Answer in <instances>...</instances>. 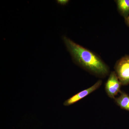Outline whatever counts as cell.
Returning a JSON list of instances; mask_svg holds the SVG:
<instances>
[{
	"instance_id": "cell-4",
	"label": "cell",
	"mask_w": 129,
	"mask_h": 129,
	"mask_svg": "<svg viewBox=\"0 0 129 129\" xmlns=\"http://www.w3.org/2000/svg\"><path fill=\"white\" fill-rule=\"evenodd\" d=\"M102 83L101 80H99L94 84L93 85L89 88L79 92L76 94L74 95L70 98L64 102L63 105L64 106H69L76 103L80 100L90 94L91 93L94 91L101 86Z\"/></svg>"
},
{
	"instance_id": "cell-6",
	"label": "cell",
	"mask_w": 129,
	"mask_h": 129,
	"mask_svg": "<svg viewBox=\"0 0 129 129\" xmlns=\"http://www.w3.org/2000/svg\"><path fill=\"white\" fill-rule=\"evenodd\" d=\"M116 2L119 11L126 19L129 15V0H118Z\"/></svg>"
},
{
	"instance_id": "cell-1",
	"label": "cell",
	"mask_w": 129,
	"mask_h": 129,
	"mask_svg": "<svg viewBox=\"0 0 129 129\" xmlns=\"http://www.w3.org/2000/svg\"><path fill=\"white\" fill-rule=\"evenodd\" d=\"M62 39L76 64L97 76L103 77L108 74V67L99 56L66 36Z\"/></svg>"
},
{
	"instance_id": "cell-8",
	"label": "cell",
	"mask_w": 129,
	"mask_h": 129,
	"mask_svg": "<svg viewBox=\"0 0 129 129\" xmlns=\"http://www.w3.org/2000/svg\"><path fill=\"white\" fill-rule=\"evenodd\" d=\"M125 21H126V23L129 26V15L128 17L125 19Z\"/></svg>"
},
{
	"instance_id": "cell-5",
	"label": "cell",
	"mask_w": 129,
	"mask_h": 129,
	"mask_svg": "<svg viewBox=\"0 0 129 129\" xmlns=\"http://www.w3.org/2000/svg\"><path fill=\"white\" fill-rule=\"evenodd\" d=\"M120 93L119 96L114 98L115 103L122 109L129 111V95L124 91Z\"/></svg>"
},
{
	"instance_id": "cell-7",
	"label": "cell",
	"mask_w": 129,
	"mask_h": 129,
	"mask_svg": "<svg viewBox=\"0 0 129 129\" xmlns=\"http://www.w3.org/2000/svg\"><path fill=\"white\" fill-rule=\"evenodd\" d=\"M56 2L59 5L64 6V5H67L69 2V1H68V0H57Z\"/></svg>"
},
{
	"instance_id": "cell-3",
	"label": "cell",
	"mask_w": 129,
	"mask_h": 129,
	"mask_svg": "<svg viewBox=\"0 0 129 129\" xmlns=\"http://www.w3.org/2000/svg\"><path fill=\"white\" fill-rule=\"evenodd\" d=\"M122 85L115 72H111L105 85V90L108 96L114 99L118 93L121 91Z\"/></svg>"
},
{
	"instance_id": "cell-2",
	"label": "cell",
	"mask_w": 129,
	"mask_h": 129,
	"mask_svg": "<svg viewBox=\"0 0 129 129\" xmlns=\"http://www.w3.org/2000/svg\"><path fill=\"white\" fill-rule=\"evenodd\" d=\"M115 73L122 85L129 84V56L122 58L116 63L114 67Z\"/></svg>"
}]
</instances>
